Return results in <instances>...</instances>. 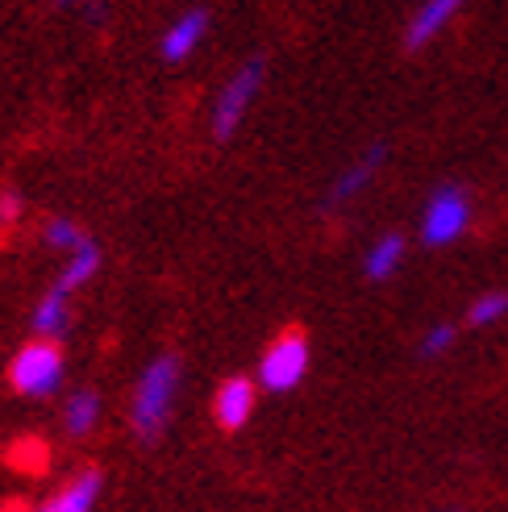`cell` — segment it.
Masks as SVG:
<instances>
[{"mask_svg":"<svg viewBox=\"0 0 508 512\" xmlns=\"http://www.w3.org/2000/svg\"><path fill=\"white\" fill-rule=\"evenodd\" d=\"M254 383L246 379V375H234V379H225L221 388H217V400H213V413H217V425L221 429H242L246 421H250V413H254Z\"/></svg>","mask_w":508,"mask_h":512,"instance_id":"cell-7","label":"cell"},{"mask_svg":"<svg viewBox=\"0 0 508 512\" xmlns=\"http://www.w3.org/2000/svg\"><path fill=\"white\" fill-rule=\"evenodd\" d=\"M96 267H100V250H96L92 242H84L80 250H71V263H67V271H63V279H59V288L75 292V288L84 284V279H92Z\"/></svg>","mask_w":508,"mask_h":512,"instance_id":"cell-15","label":"cell"},{"mask_svg":"<svg viewBox=\"0 0 508 512\" xmlns=\"http://www.w3.org/2000/svg\"><path fill=\"white\" fill-rule=\"evenodd\" d=\"M467 225H471V196L459 184H442L425 204L421 242L425 246H450L467 234Z\"/></svg>","mask_w":508,"mask_h":512,"instance_id":"cell-4","label":"cell"},{"mask_svg":"<svg viewBox=\"0 0 508 512\" xmlns=\"http://www.w3.org/2000/svg\"><path fill=\"white\" fill-rule=\"evenodd\" d=\"M46 242H50V246H59V250H80L88 238H84V229L75 225V221L55 217V221H46Z\"/></svg>","mask_w":508,"mask_h":512,"instance_id":"cell-17","label":"cell"},{"mask_svg":"<svg viewBox=\"0 0 508 512\" xmlns=\"http://www.w3.org/2000/svg\"><path fill=\"white\" fill-rule=\"evenodd\" d=\"M384 159H388V146H384V142H375L363 159H354V163L334 179V188H329V196H325L329 209H334V204H346V200L359 196V192L371 184V179H375V171L384 167Z\"/></svg>","mask_w":508,"mask_h":512,"instance_id":"cell-8","label":"cell"},{"mask_svg":"<svg viewBox=\"0 0 508 512\" xmlns=\"http://www.w3.org/2000/svg\"><path fill=\"white\" fill-rule=\"evenodd\" d=\"M263 75H267V63L263 59H250V63H242L230 75V80H225L217 105H213V138L217 142H230L238 134L242 117L250 113L254 96H259V88H263Z\"/></svg>","mask_w":508,"mask_h":512,"instance_id":"cell-2","label":"cell"},{"mask_svg":"<svg viewBox=\"0 0 508 512\" xmlns=\"http://www.w3.org/2000/svg\"><path fill=\"white\" fill-rule=\"evenodd\" d=\"M96 496H100V471H84L75 483H67L59 496H50L38 512H92Z\"/></svg>","mask_w":508,"mask_h":512,"instance_id":"cell-10","label":"cell"},{"mask_svg":"<svg viewBox=\"0 0 508 512\" xmlns=\"http://www.w3.org/2000/svg\"><path fill=\"white\" fill-rule=\"evenodd\" d=\"M0 512H25V500H9V504H0Z\"/></svg>","mask_w":508,"mask_h":512,"instance_id":"cell-20","label":"cell"},{"mask_svg":"<svg viewBox=\"0 0 508 512\" xmlns=\"http://www.w3.org/2000/svg\"><path fill=\"white\" fill-rule=\"evenodd\" d=\"M59 379H63V350L50 342V338H38L30 346H21L17 358L9 363V383L21 392V396H50L59 388Z\"/></svg>","mask_w":508,"mask_h":512,"instance_id":"cell-3","label":"cell"},{"mask_svg":"<svg viewBox=\"0 0 508 512\" xmlns=\"http://www.w3.org/2000/svg\"><path fill=\"white\" fill-rule=\"evenodd\" d=\"M175 383H180V358L175 354H159L138 379V392H134V413L130 425L142 442H155L167 417H171V404H175Z\"/></svg>","mask_w":508,"mask_h":512,"instance_id":"cell-1","label":"cell"},{"mask_svg":"<svg viewBox=\"0 0 508 512\" xmlns=\"http://www.w3.org/2000/svg\"><path fill=\"white\" fill-rule=\"evenodd\" d=\"M504 313H508V292H504V288H492V292H484V296H475V300H471V309H467V325L484 329V325L504 321Z\"/></svg>","mask_w":508,"mask_h":512,"instance_id":"cell-14","label":"cell"},{"mask_svg":"<svg viewBox=\"0 0 508 512\" xmlns=\"http://www.w3.org/2000/svg\"><path fill=\"white\" fill-rule=\"evenodd\" d=\"M21 217V196L17 192H0V221L13 225Z\"/></svg>","mask_w":508,"mask_h":512,"instance_id":"cell-19","label":"cell"},{"mask_svg":"<svg viewBox=\"0 0 508 512\" xmlns=\"http://www.w3.org/2000/svg\"><path fill=\"white\" fill-rule=\"evenodd\" d=\"M309 375V338L300 329H284L263 354L259 363V379L267 392H292L296 383Z\"/></svg>","mask_w":508,"mask_h":512,"instance_id":"cell-5","label":"cell"},{"mask_svg":"<svg viewBox=\"0 0 508 512\" xmlns=\"http://www.w3.org/2000/svg\"><path fill=\"white\" fill-rule=\"evenodd\" d=\"M463 9H467V0H421L417 13L409 17V30H404V46L409 50L429 46Z\"/></svg>","mask_w":508,"mask_h":512,"instance_id":"cell-6","label":"cell"},{"mask_svg":"<svg viewBox=\"0 0 508 512\" xmlns=\"http://www.w3.org/2000/svg\"><path fill=\"white\" fill-rule=\"evenodd\" d=\"M400 263H404V238L400 234H384L367 250L363 271H367V279H392Z\"/></svg>","mask_w":508,"mask_h":512,"instance_id":"cell-11","label":"cell"},{"mask_svg":"<svg viewBox=\"0 0 508 512\" xmlns=\"http://www.w3.org/2000/svg\"><path fill=\"white\" fill-rule=\"evenodd\" d=\"M63 321H67V288H50L42 300H38V309H34V329L42 338H50V334H59L63 329Z\"/></svg>","mask_w":508,"mask_h":512,"instance_id":"cell-13","label":"cell"},{"mask_svg":"<svg viewBox=\"0 0 508 512\" xmlns=\"http://www.w3.org/2000/svg\"><path fill=\"white\" fill-rule=\"evenodd\" d=\"M96 417H100V396L84 388V392H75V396L67 400L63 425H67V433H71V438H84V433L96 425Z\"/></svg>","mask_w":508,"mask_h":512,"instance_id":"cell-12","label":"cell"},{"mask_svg":"<svg viewBox=\"0 0 508 512\" xmlns=\"http://www.w3.org/2000/svg\"><path fill=\"white\" fill-rule=\"evenodd\" d=\"M454 346V325L450 321H442V325H434L429 334L421 338V354L425 358H438V354H446Z\"/></svg>","mask_w":508,"mask_h":512,"instance_id":"cell-18","label":"cell"},{"mask_svg":"<svg viewBox=\"0 0 508 512\" xmlns=\"http://www.w3.org/2000/svg\"><path fill=\"white\" fill-rule=\"evenodd\" d=\"M438 512H454V508H438Z\"/></svg>","mask_w":508,"mask_h":512,"instance_id":"cell-21","label":"cell"},{"mask_svg":"<svg viewBox=\"0 0 508 512\" xmlns=\"http://www.w3.org/2000/svg\"><path fill=\"white\" fill-rule=\"evenodd\" d=\"M9 463H13L17 471H42V467H46V442L21 438V442L9 450Z\"/></svg>","mask_w":508,"mask_h":512,"instance_id":"cell-16","label":"cell"},{"mask_svg":"<svg viewBox=\"0 0 508 512\" xmlns=\"http://www.w3.org/2000/svg\"><path fill=\"white\" fill-rule=\"evenodd\" d=\"M205 30H209V9H188L184 17H175V21L167 25L163 42H159L163 59H167V63L188 59L192 50L200 46V38H205Z\"/></svg>","mask_w":508,"mask_h":512,"instance_id":"cell-9","label":"cell"}]
</instances>
